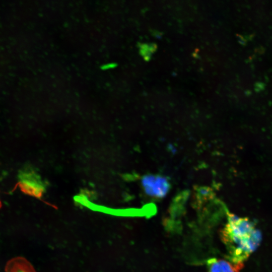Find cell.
<instances>
[{"instance_id":"1","label":"cell","mask_w":272,"mask_h":272,"mask_svg":"<svg viewBox=\"0 0 272 272\" xmlns=\"http://www.w3.org/2000/svg\"><path fill=\"white\" fill-rule=\"evenodd\" d=\"M220 236L234 264L243 262L258 247L262 236L255 224L247 218L228 213L227 222L221 230Z\"/></svg>"},{"instance_id":"2","label":"cell","mask_w":272,"mask_h":272,"mask_svg":"<svg viewBox=\"0 0 272 272\" xmlns=\"http://www.w3.org/2000/svg\"><path fill=\"white\" fill-rule=\"evenodd\" d=\"M141 184L146 194L154 198L165 197L170 188L167 178L159 175L147 174L143 176Z\"/></svg>"},{"instance_id":"3","label":"cell","mask_w":272,"mask_h":272,"mask_svg":"<svg viewBox=\"0 0 272 272\" xmlns=\"http://www.w3.org/2000/svg\"><path fill=\"white\" fill-rule=\"evenodd\" d=\"M34 174L30 173H22L20 177L19 185L25 193L36 197H40L44 188Z\"/></svg>"},{"instance_id":"4","label":"cell","mask_w":272,"mask_h":272,"mask_svg":"<svg viewBox=\"0 0 272 272\" xmlns=\"http://www.w3.org/2000/svg\"><path fill=\"white\" fill-rule=\"evenodd\" d=\"M243 263L234 264L225 259L211 258L207 261L208 272H239Z\"/></svg>"},{"instance_id":"5","label":"cell","mask_w":272,"mask_h":272,"mask_svg":"<svg viewBox=\"0 0 272 272\" xmlns=\"http://www.w3.org/2000/svg\"><path fill=\"white\" fill-rule=\"evenodd\" d=\"M5 272H35L31 264L24 258L16 257L6 263Z\"/></svg>"},{"instance_id":"6","label":"cell","mask_w":272,"mask_h":272,"mask_svg":"<svg viewBox=\"0 0 272 272\" xmlns=\"http://www.w3.org/2000/svg\"><path fill=\"white\" fill-rule=\"evenodd\" d=\"M213 194L212 189L208 187H199L196 189V196L200 202L211 198Z\"/></svg>"},{"instance_id":"7","label":"cell","mask_w":272,"mask_h":272,"mask_svg":"<svg viewBox=\"0 0 272 272\" xmlns=\"http://www.w3.org/2000/svg\"><path fill=\"white\" fill-rule=\"evenodd\" d=\"M1 205H1V201H0V208H1Z\"/></svg>"}]
</instances>
